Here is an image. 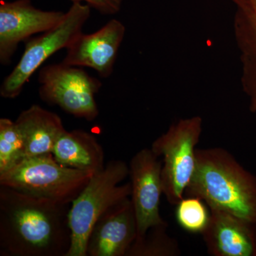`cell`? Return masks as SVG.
Returning <instances> with one entry per match:
<instances>
[{"label":"cell","mask_w":256,"mask_h":256,"mask_svg":"<svg viewBox=\"0 0 256 256\" xmlns=\"http://www.w3.org/2000/svg\"><path fill=\"white\" fill-rule=\"evenodd\" d=\"M69 204L0 186V256H66Z\"/></svg>","instance_id":"obj_1"},{"label":"cell","mask_w":256,"mask_h":256,"mask_svg":"<svg viewBox=\"0 0 256 256\" xmlns=\"http://www.w3.org/2000/svg\"><path fill=\"white\" fill-rule=\"evenodd\" d=\"M184 196L198 197L210 210L256 224V176L224 148L196 149V168Z\"/></svg>","instance_id":"obj_2"},{"label":"cell","mask_w":256,"mask_h":256,"mask_svg":"<svg viewBox=\"0 0 256 256\" xmlns=\"http://www.w3.org/2000/svg\"><path fill=\"white\" fill-rule=\"evenodd\" d=\"M128 176L129 165L111 160L72 202L68 214L72 242L66 256H87L88 240L96 222L110 207L130 197V182L121 184Z\"/></svg>","instance_id":"obj_3"},{"label":"cell","mask_w":256,"mask_h":256,"mask_svg":"<svg viewBox=\"0 0 256 256\" xmlns=\"http://www.w3.org/2000/svg\"><path fill=\"white\" fill-rule=\"evenodd\" d=\"M94 174L64 166L52 154H42L26 156L14 168L0 174V186L70 205Z\"/></svg>","instance_id":"obj_4"},{"label":"cell","mask_w":256,"mask_h":256,"mask_svg":"<svg viewBox=\"0 0 256 256\" xmlns=\"http://www.w3.org/2000/svg\"><path fill=\"white\" fill-rule=\"evenodd\" d=\"M202 124L200 116L180 120L152 144V150L163 158V194L170 204H178L182 200L194 173L196 146L201 137Z\"/></svg>","instance_id":"obj_5"},{"label":"cell","mask_w":256,"mask_h":256,"mask_svg":"<svg viewBox=\"0 0 256 256\" xmlns=\"http://www.w3.org/2000/svg\"><path fill=\"white\" fill-rule=\"evenodd\" d=\"M90 9L84 3H72L58 25L42 33L41 36L26 41L20 62L0 86L1 97L18 98L25 84L43 64L58 50L66 48L82 32L84 25L90 18Z\"/></svg>","instance_id":"obj_6"},{"label":"cell","mask_w":256,"mask_h":256,"mask_svg":"<svg viewBox=\"0 0 256 256\" xmlns=\"http://www.w3.org/2000/svg\"><path fill=\"white\" fill-rule=\"evenodd\" d=\"M38 80V94L44 102L87 121L98 116L96 96L102 84L82 67L64 62L50 64L40 70Z\"/></svg>","instance_id":"obj_7"},{"label":"cell","mask_w":256,"mask_h":256,"mask_svg":"<svg viewBox=\"0 0 256 256\" xmlns=\"http://www.w3.org/2000/svg\"><path fill=\"white\" fill-rule=\"evenodd\" d=\"M162 162L151 148H144L132 156L129 164L132 193L130 200L138 224V236L153 227L168 225L160 215Z\"/></svg>","instance_id":"obj_8"},{"label":"cell","mask_w":256,"mask_h":256,"mask_svg":"<svg viewBox=\"0 0 256 256\" xmlns=\"http://www.w3.org/2000/svg\"><path fill=\"white\" fill-rule=\"evenodd\" d=\"M65 12L35 8L31 0L0 3V63L8 65L18 44L32 35L44 33L62 21Z\"/></svg>","instance_id":"obj_9"},{"label":"cell","mask_w":256,"mask_h":256,"mask_svg":"<svg viewBox=\"0 0 256 256\" xmlns=\"http://www.w3.org/2000/svg\"><path fill=\"white\" fill-rule=\"evenodd\" d=\"M124 34L126 26L116 18L94 33L82 32L66 48V55L62 62L94 69L102 78H108L114 72Z\"/></svg>","instance_id":"obj_10"},{"label":"cell","mask_w":256,"mask_h":256,"mask_svg":"<svg viewBox=\"0 0 256 256\" xmlns=\"http://www.w3.org/2000/svg\"><path fill=\"white\" fill-rule=\"evenodd\" d=\"M138 236L130 197L110 207L96 222L87 242V256H126Z\"/></svg>","instance_id":"obj_11"},{"label":"cell","mask_w":256,"mask_h":256,"mask_svg":"<svg viewBox=\"0 0 256 256\" xmlns=\"http://www.w3.org/2000/svg\"><path fill=\"white\" fill-rule=\"evenodd\" d=\"M210 218L202 234L212 256H256V224L223 210H210Z\"/></svg>","instance_id":"obj_12"},{"label":"cell","mask_w":256,"mask_h":256,"mask_svg":"<svg viewBox=\"0 0 256 256\" xmlns=\"http://www.w3.org/2000/svg\"><path fill=\"white\" fill-rule=\"evenodd\" d=\"M234 5V32L242 65L240 82L256 112V0H230Z\"/></svg>","instance_id":"obj_13"},{"label":"cell","mask_w":256,"mask_h":256,"mask_svg":"<svg viewBox=\"0 0 256 256\" xmlns=\"http://www.w3.org/2000/svg\"><path fill=\"white\" fill-rule=\"evenodd\" d=\"M22 138L25 156L52 154L57 140L66 130L58 114L33 105L15 120Z\"/></svg>","instance_id":"obj_14"},{"label":"cell","mask_w":256,"mask_h":256,"mask_svg":"<svg viewBox=\"0 0 256 256\" xmlns=\"http://www.w3.org/2000/svg\"><path fill=\"white\" fill-rule=\"evenodd\" d=\"M60 164L94 174L105 168V154L95 136L82 130H66L52 151Z\"/></svg>","instance_id":"obj_15"},{"label":"cell","mask_w":256,"mask_h":256,"mask_svg":"<svg viewBox=\"0 0 256 256\" xmlns=\"http://www.w3.org/2000/svg\"><path fill=\"white\" fill-rule=\"evenodd\" d=\"M168 225L153 227L136 238L126 256H178L181 250L178 242L166 233Z\"/></svg>","instance_id":"obj_16"},{"label":"cell","mask_w":256,"mask_h":256,"mask_svg":"<svg viewBox=\"0 0 256 256\" xmlns=\"http://www.w3.org/2000/svg\"><path fill=\"white\" fill-rule=\"evenodd\" d=\"M174 216L178 226L192 234L204 232L210 218V210L206 203L195 196H184L175 205Z\"/></svg>","instance_id":"obj_17"},{"label":"cell","mask_w":256,"mask_h":256,"mask_svg":"<svg viewBox=\"0 0 256 256\" xmlns=\"http://www.w3.org/2000/svg\"><path fill=\"white\" fill-rule=\"evenodd\" d=\"M25 156L22 138L15 121L0 119V174L22 161Z\"/></svg>","instance_id":"obj_18"},{"label":"cell","mask_w":256,"mask_h":256,"mask_svg":"<svg viewBox=\"0 0 256 256\" xmlns=\"http://www.w3.org/2000/svg\"><path fill=\"white\" fill-rule=\"evenodd\" d=\"M72 3H84L90 8L95 9L100 14L114 15L118 14L122 8L124 0H70Z\"/></svg>","instance_id":"obj_19"}]
</instances>
